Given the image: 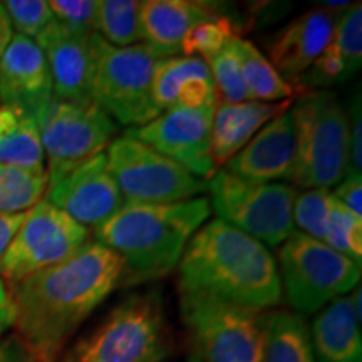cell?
I'll list each match as a JSON object with an SVG mask.
<instances>
[{
    "label": "cell",
    "mask_w": 362,
    "mask_h": 362,
    "mask_svg": "<svg viewBox=\"0 0 362 362\" xmlns=\"http://www.w3.org/2000/svg\"><path fill=\"white\" fill-rule=\"evenodd\" d=\"M124 284V264L96 240H88L61 264L12 287L13 327L42 362H54L88 317Z\"/></svg>",
    "instance_id": "obj_1"
},
{
    "label": "cell",
    "mask_w": 362,
    "mask_h": 362,
    "mask_svg": "<svg viewBox=\"0 0 362 362\" xmlns=\"http://www.w3.org/2000/svg\"><path fill=\"white\" fill-rule=\"evenodd\" d=\"M178 280L180 292L205 293L247 309H274L284 297L269 248L218 218L189 238Z\"/></svg>",
    "instance_id": "obj_2"
},
{
    "label": "cell",
    "mask_w": 362,
    "mask_h": 362,
    "mask_svg": "<svg viewBox=\"0 0 362 362\" xmlns=\"http://www.w3.org/2000/svg\"><path fill=\"white\" fill-rule=\"evenodd\" d=\"M205 197L153 205L126 202L111 218L94 228L103 243L124 264V284L165 277L178 267L189 238L210 216Z\"/></svg>",
    "instance_id": "obj_3"
},
{
    "label": "cell",
    "mask_w": 362,
    "mask_h": 362,
    "mask_svg": "<svg viewBox=\"0 0 362 362\" xmlns=\"http://www.w3.org/2000/svg\"><path fill=\"white\" fill-rule=\"evenodd\" d=\"M171 334L160 292H133L76 342L66 362H165Z\"/></svg>",
    "instance_id": "obj_4"
},
{
    "label": "cell",
    "mask_w": 362,
    "mask_h": 362,
    "mask_svg": "<svg viewBox=\"0 0 362 362\" xmlns=\"http://www.w3.org/2000/svg\"><path fill=\"white\" fill-rule=\"evenodd\" d=\"M296 133L293 188L336 187L349 165V117L334 90H305L291 106Z\"/></svg>",
    "instance_id": "obj_5"
},
{
    "label": "cell",
    "mask_w": 362,
    "mask_h": 362,
    "mask_svg": "<svg viewBox=\"0 0 362 362\" xmlns=\"http://www.w3.org/2000/svg\"><path fill=\"white\" fill-rule=\"evenodd\" d=\"M192 362H265L270 310L247 309L205 296L181 292Z\"/></svg>",
    "instance_id": "obj_6"
},
{
    "label": "cell",
    "mask_w": 362,
    "mask_h": 362,
    "mask_svg": "<svg viewBox=\"0 0 362 362\" xmlns=\"http://www.w3.org/2000/svg\"><path fill=\"white\" fill-rule=\"evenodd\" d=\"M361 264L325 243L296 232L279 248L282 296L293 312L314 314L361 282Z\"/></svg>",
    "instance_id": "obj_7"
},
{
    "label": "cell",
    "mask_w": 362,
    "mask_h": 362,
    "mask_svg": "<svg viewBox=\"0 0 362 362\" xmlns=\"http://www.w3.org/2000/svg\"><path fill=\"white\" fill-rule=\"evenodd\" d=\"M206 192L218 220L265 247L282 245L297 232L292 216L297 188L292 185L255 183L220 168L206 180Z\"/></svg>",
    "instance_id": "obj_8"
},
{
    "label": "cell",
    "mask_w": 362,
    "mask_h": 362,
    "mask_svg": "<svg viewBox=\"0 0 362 362\" xmlns=\"http://www.w3.org/2000/svg\"><path fill=\"white\" fill-rule=\"evenodd\" d=\"M160 54L146 44L112 47L98 39L93 99L117 123L138 128L161 112L153 101V78Z\"/></svg>",
    "instance_id": "obj_9"
},
{
    "label": "cell",
    "mask_w": 362,
    "mask_h": 362,
    "mask_svg": "<svg viewBox=\"0 0 362 362\" xmlns=\"http://www.w3.org/2000/svg\"><path fill=\"white\" fill-rule=\"evenodd\" d=\"M107 168L128 203L166 205L193 200L206 192V180L198 178L155 148L124 133L106 148Z\"/></svg>",
    "instance_id": "obj_10"
},
{
    "label": "cell",
    "mask_w": 362,
    "mask_h": 362,
    "mask_svg": "<svg viewBox=\"0 0 362 362\" xmlns=\"http://www.w3.org/2000/svg\"><path fill=\"white\" fill-rule=\"evenodd\" d=\"M116 129L115 119L94 99H52L39 121L44 160H47V187L104 153Z\"/></svg>",
    "instance_id": "obj_11"
},
{
    "label": "cell",
    "mask_w": 362,
    "mask_h": 362,
    "mask_svg": "<svg viewBox=\"0 0 362 362\" xmlns=\"http://www.w3.org/2000/svg\"><path fill=\"white\" fill-rule=\"evenodd\" d=\"M89 240L88 228L42 198L25 214L0 260V279L16 285L61 264Z\"/></svg>",
    "instance_id": "obj_12"
},
{
    "label": "cell",
    "mask_w": 362,
    "mask_h": 362,
    "mask_svg": "<svg viewBox=\"0 0 362 362\" xmlns=\"http://www.w3.org/2000/svg\"><path fill=\"white\" fill-rule=\"evenodd\" d=\"M216 103L203 107H171L146 124L128 128L126 133L155 148L198 178L210 180L216 171L210 151Z\"/></svg>",
    "instance_id": "obj_13"
},
{
    "label": "cell",
    "mask_w": 362,
    "mask_h": 362,
    "mask_svg": "<svg viewBox=\"0 0 362 362\" xmlns=\"http://www.w3.org/2000/svg\"><path fill=\"white\" fill-rule=\"evenodd\" d=\"M44 198L86 228H96L126 203L104 153L49 185Z\"/></svg>",
    "instance_id": "obj_14"
},
{
    "label": "cell",
    "mask_w": 362,
    "mask_h": 362,
    "mask_svg": "<svg viewBox=\"0 0 362 362\" xmlns=\"http://www.w3.org/2000/svg\"><path fill=\"white\" fill-rule=\"evenodd\" d=\"M98 39V33H78L56 19L37 35L35 42L42 49L51 72L54 99H93Z\"/></svg>",
    "instance_id": "obj_15"
},
{
    "label": "cell",
    "mask_w": 362,
    "mask_h": 362,
    "mask_svg": "<svg viewBox=\"0 0 362 362\" xmlns=\"http://www.w3.org/2000/svg\"><path fill=\"white\" fill-rule=\"evenodd\" d=\"M52 99V79L42 49L35 40L13 34L0 59V104L19 107L39 124Z\"/></svg>",
    "instance_id": "obj_16"
},
{
    "label": "cell",
    "mask_w": 362,
    "mask_h": 362,
    "mask_svg": "<svg viewBox=\"0 0 362 362\" xmlns=\"http://www.w3.org/2000/svg\"><path fill=\"white\" fill-rule=\"evenodd\" d=\"M296 161V133L291 110L269 121L232 160L225 170L255 183L291 180Z\"/></svg>",
    "instance_id": "obj_17"
},
{
    "label": "cell",
    "mask_w": 362,
    "mask_h": 362,
    "mask_svg": "<svg viewBox=\"0 0 362 362\" xmlns=\"http://www.w3.org/2000/svg\"><path fill=\"white\" fill-rule=\"evenodd\" d=\"M339 13L341 12L324 7L310 8L275 34L267 59L287 83L292 81L297 84L312 62L327 47Z\"/></svg>",
    "instance_id": "obj_18"
},
{
    "label": "cell",
    "mask_w": 362,
    "mask_h": 362,
    "mask_svg": "<svg viewBox=\"0 0 362 362\" xmlns=\"http://www.w3.org/2000/svg\"><path fill=\"white\" fill-rule=\"evenodd\" d=\"M223 16L220 7L193 0H146L141 4L143 44L161 57L181 56L185 35L202 22Z\"/></svg>",
    "instance_id": "obj_19"
},
{
    "label": "cell",
    "mask_w": 362,
    "mask_h": 362,
    "mask_svg": "<svg viewBox=\"0 0 362 362\" xmlns=\"http://www.w3.org/2000/svg\"><path fill=\"white\" fill-rule=\"evenodd\" d=\"M292 101L282 103H216L211 123V160L218 168L226 165L269 121L288 111Z\"/></svg>",
    "instance_id": "obj_20"
},
{
    "label": "cell",
    "mask_w": 362,
    "mask_h": 362,
    "mask_svg": "<svg viewBox=\"0 0 362 362\" xmlns=\"http://www.w3.org/2000/svg\"><path fill=\"white\" fill-rule=\"evenodd\" d=\"M361 320L351 293L322 307L309 325L315 362H362Z\"/></svg>",
    "instance_id": "obj_21"
},
{
    "label": "cell",
    "mask_w": 362,
    "mask_h": 362,
    "mask_svg": "<svg viewBox=\"0 0 362 362\" xmlns=\"http://www.w3.org/2000/svg\"><path fill=\"white\" fill-rule=\"evenodd\" d=\"M39 124L19 107L0 104V163L45 168Z\"/></svg>",
    "instance_id": "obj_22"
},
{
    "label": "cell",
    "mask_w": 362,
    "mask_h": 362,
    "mask_svg": "<svg viewBox=\"0 0 362 362\" xmlns=\"http://www.w3.org/2000/svg\"><path fill=\"white\" fill-rule=\"evenodd\" d=\"M265 362H315L304 315L293 310H270Z\"/></svg>",
    "instance_id": "obj_23"
},
{
    "label": "cell",
    "mask_w": 362,
    "mask_h": 362,
    "mask_svg": "<svg viewBox=\"0 0 362 362\" xmlns=\"http://www.w3.org/2000/svg\"><path fill=\"white\" fill-rule=\"evenodd\" d=\"M233 44L250 101L282 103L293 96L296 88L275 71V67L255 47V44L242 37H235Z\"/></svg>",
    "instance_id": "obj_24"
},
{
    "label": "cell",
    "mask_w": 362,
    "mask_h": 362,
    "mask_svg": "<svg viewBox=\"0 0 362 362\" xmlns=\"http://www.w3.org/2000/svg\"><path fill=\"white\" fill-rule=\"evenodd\" d=\"M47 192L45 168H22L0 163V214H24Z\"/></svg>",
    "instance_id": "obj_25"
},
{
    "label": "cell",
    "mask_w": 362,
    "mask_h": 362,
    "mask_svg": "<svg viewBox=\"0 0 362 362\" xmlns=\"http://www.w3.org/2000/svg\"><path fill=\"white\" fill-rule=\"evenodd\" d=\"M141 4L138 0L98 2V34L112 47H129L143 42Z\"/></svg>",
    "instance_id": "obj_26"
},
{
    "label": "cell",
    "mask_w": 362,
    "mask_h": 362,
    "mask_svg": "<svg viewBox=\"0 0 362 362\" xmlns=\"http://www.w3.org/2000/svg\"><path fill=\"white\" fill-rule=\"evenodd\" d=\"M339 202L325 188L302 189L293 200V225L307 237L325 243L334 218H336Z\"/></svg>",
    "instance_id": "obj_27"
},
{
    "label": "cell",
    "mask_w": 362,
    "mask_h": 362,
    "mask_svg": "<svg viewBox=\"0 0 362 362\" xmlns=\"http://www.w3.org/2000/svg\"><path fill=\"white\" fill-rule=\"evenodd\" d=\"M210 69L200 57L171 56L158 62L153 78V101L156 110L163 112L176 106V96L181 84L194 74Z\"/></svg>",
    "instance_id": "obj_28"
},
{
    "label": "cell",
    "mask_w": 362,
    "mask_h": 362,
    "mask_svg": "<svg viewBox=\"0 0 362 362\" xmlns=\"http://www.w3.org/2000/svg\"><path fill=\"white\" fill-rule=\"evenodd\" d=\"M240 33L242 29L238 27L237 21L223 13L189 29L181 42V54L208 61L215 54H218L233 37H240Z\"/></svg>",
    "instance_id": "obj_29"
},
{
    "label": "cell",
    "mask_w": 362,
    "mask_h": 362,
    "mask_svg": "<svg viewBox=\"0 0 362 362\" xmlns=\"http://www.w3.org/2000/svg\"><path fill=\"white\" fill-rule=\"evenodd\" d=\"M233 39L218 54L208 59L206 64L214 76L216 96L221 98L220 101L245 103L250 101V96H248L245 81H243L242 66H240Z\"/></svg>",
    "instance_id": "obj_30"
},
{
    "label": "cell",
    "mask_w": 362,
    "mask_h": 362,
    "mask_svg": "<svg viewBox=\"0 0 362 362\" xmlns=\"http://www.w3.org/2000/svg\"><path fill=\"white\" fill-rule=\"evenodd\" d=\"M330 42L341 52L346 64V79H351L362 64V7L351 4L337 16Z\"/></svg>",
    "instance_id": "obj_31"
},
{
    "label": "cell",
    "mask_w": 362,
    "mask_h": 362,
    "mask_svg": "<svg viewBox=\"0 0 362 362\" xmlns=\"http://www.w3.org/2000/svg\"><path fill=\"white\" fill-rule=\"evenodd\" d=\"M12 29L27 39H37V35L54 22V13L45 0H7L2 2Z\"/></svg>",
    "instance_id": "obj_32"
},
{
    "label": "cell",
    "mask_w": 362,
    "mask_h": 362,
    "mask_svg": "<svg viewBox=\"0 0 362 362\" xmlns=\"http://www.w3.org/2000/svg\"><path fill=\"white\" fill-rule=\"evenodd\" d=\"M54 19L78 33H98V2L93 0H52Z\"/></svg>",
    "instance_id": "obj_33"
},
{
    "label": "cell",
    "mask_w": 362,
    "mask_h": 362,
    "mask_svg": "<svg viewBox=\"0 0 362 362\" xmlns=\"http://www.w3.org/2000/svg\"><path fill=\"white\" fill-rule=\"evenodd\" d=\"M349 165L347 173H362V111H361V94L352 99L349 112Z\"/></svg>",
    "instance_id": "obj_34"
},
{
    "label": "cell",
    "mask_w": 362,
    "mask_h": 362,
    "mask_svg": "<svg viewBox=\"0 0 362 362\" xmlns=\"http://www.w3.org/2000/svg\"><path fill=\"white\" fill-rule=\"evenodd\" d=\"M332 197L346 206L352 214L362 215V176L354 173H346V176L339 181L334 188Z\"/></svg>",
    "instance_id": "obj_35"
},
{
    "label": "cell",
    "mask_w": 362,
    "mask_h": 362,
    "mask_svg": "<svg viewBox=\"0 0 362 362\" xmlns=\"http://www.w3.org/2000/svg\"><path fill=\"white\" fill-rule=\"evenodd\" d=\"M0 362H42L19 337L0 339Z\"/></svg>",
    "instance_id": "obj_36"
},
{
    "label": "cell",
    "mask_w": 362,
    "mask_h": 362,
    "mask_svg": "<svg viewBox=\"0 0 362 362\" xmlns=\"http://www.w3.org/2000/svg\"><path fill=\"white\" fill-rule=\"evenodd\" d=\"M25 214H13V215H7V214H0V260H2L4 253H6L8 243L12 242L13 235L17 233L19 226L22 225V221L25 218Z\"/></svg>",
    "instance_id": "obj_37"
},
{
    "label": "cell",
    "mask_w": 362,
    "mask_h": 362,
    "mask_svg": "<svg viewBox=\"0 0 362 362\" xmlns=\"http://www.w3.org/2000/svg\"><path fill=\"white\" fill-rule=\"evenodd\" d=\"M13 322H16V309H13L11 291L0 279V337L4 336V332L13 327Z\"/></svg>",
    "instance_id": "obj_38"
},
{
    "label": "cell",
    "mask_w": 362,
    "mask_h": 362,
    "mask_svg": "<svg viewBox=\"0 0 362 362\" xmlns=\"http://www.w3.org/2000/svg\"><path fill=\"white\" fill-rule=\"evenodd\" d=\"M13 37V29L11 25V21H8V16L4 8L2 2H0V59H2L4 52L11 44V40Z\"/></svg>",
    "instance_id": "obj_39"
}]
</instances>
